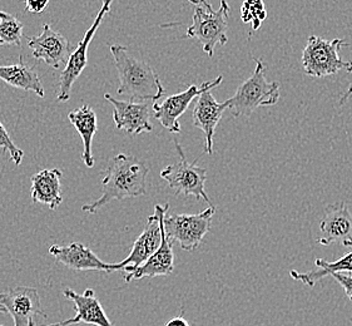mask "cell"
<instances>
[{
	"label": "cell",
	"mask_w": 352,
	"mask_h": 326,
	"mask_svg": "<svg viewBox=\"0 0 352 326\" xmlns=\"http://www.w3.org/2000/svg\"><path fill=\"white\" fill-rule=\"evenodd\" d=\"M148 167L138 158L120 153L113 157L102 181L103 192L100 199L82 207L83 213H93L112 201L132 199L147 193Z\"/></svg>",
	"instance_id": "cell-1"
},
{
	"label": "cell",
	"mask_w": 352,
	"mask_h": 326,
	"mask_svg": "<svg viewBox=\"0 0 352 326\" xmlns=\"http://www.w3.org/2000/svg\"><path fill=\"white\" fill-rule=\"evenodd\" d=\"M111 53L120 77L117 93L132 102L155 103L164 94L161 79L148 63L132 57L124 45L113 44Z\"/></svg>",
	"instance_id": "cell-2"
},
{
	"label": "cell",
	"mask_w": 352,
	"mask_h": 326,
	"mask_svg": "<svg viewBox=\"0 0 352 326\" xmlns=\"http://www.w3.org/2000/svg\"><path fill=\"white\" fill-rule=\"evenodd\" d=\"M254 74L237 88L230 100H225L227 109L234 117L250 116L260 107L275 106L280 100L278 82H268L262 58H254Z\"/></svg>",
	"instance_id": "cell-3"
},
{
	"label": "cell",
	"mask_w": 352,
	"mask_h": 326,
	"mask_svg": "<svg viewBox=\"0 0 352 326\" xmlns=\"http://www.w3.org/2000/svg\"><path fill=\"white\" fill-rule=\"evenodd\" d=\"M230 6L226 0H221L219 10H213L210 3L196 6L193 12L192 25L187 29L186 36L196 39L204 45V53L212 57L217 45H225L228 42Z\"/></svg>",
	"instance_id": "cell-4"
},
{
	"label": "cell",
	"mask_w": 352,
	"mask_h": 326,
	"mask_svg": "<svg viewBox=\"0 0 352 326\" xmlns=\"http://www.w3.org/2000/svg\"><path fill=\"white\" fill-rule=\"evenodd\" d=\"M216 213L214 206H210L196 215H172L163 217V228L172 242H178L186 251L199 248L204 236L211 231L212 217Z\"/></svg>",
	"instance_id": "cell-5"
},
{
	"label": "cell",
	"mask_w": 352,
	"mask_h": 326,
	"mask_svg": "<svg viewBox=\"0 0 352 326\" xmlns=\"http://www.w3.org/2000/svg\"><path fill=\"white\" fill-rule=\"evenodd\" d=\"M349 45L344 39L327 41L317 36H310L302 52L303 72L315 78H324L336 74L346 68L338 52L341 47Z\"/></svg>",
	"instance_id": "cell-6"
},
{
	"label": "cell",
	"mask_w": 352,
	"mask_h": 326,
	"mask_svg": "<svg viewBox=\"0 0 352 326\" xmlns=\"http://www.w3.org/2000/svg\"><path fill=\"white\" fill-rule=\"evenodd\" d=\"M177 152L181 156V161L176 164H170L161 172V177L167 181L169 187L177 196H195L197 199H204L211 206V199L204 191V184L207 180V170L198 167L197 161L190 163L186 158L181 144L175 141Z\"/></svg>",
	"instance_id": "cell-7"
},
{
	"label": "cell",
	"mask_w": 352,
	"mask_h": 326,
	"mask_svg": "<svg viewBox=\"0 0 352 326\" xmlns=\"http://www.w3.org/2000/svg\"><path fill=\"white\" fill-rule=\"evenodd\" d=\"M112 3L113 0H102V8L93 21L92 25L85 32V36L78 44L77 48L72 52L69 61H68V63L65 64V68L59 78V93L56 97V100L59 102H67V100H71L72 88L88 64L89 44L96 36L100 23L104 19V17L111 12Z\"/></svg>",
	"instance_id": "cell-8"
},
{
	"label": "cell",
	"mask_w": 352,
	"mask_h": 326,
	"mask_svg": "<svg viewBox=\"0 0 352 326\" xmlns=\"http://www.w3.org/2000/svg\"><path fill=\"white\" fill-rule=\"evenodd\" d=\"M168 204L155 206V213L149 216L143 232L134 241L131 254L120 263H112L111 272L135 269L141 266L142 263H146L155 254V250L160 248L162 241L163 217L168 213Z\"/></svg>",
	"instance_id": "cell-9"
},
{
	"label": "cell",
	"mask_w": 352,
	"mask_h": 326,
	"mask_svg": "<svg viewBox=\"0 0 352 326\" xmlns=\"http://www.w3.org/2000/svg\"><path fill=\"white\" fill-rule=\"evenodd\" d=\"M223 82V76L221 74L217 78L204 82L201 85H192L184 91L169 96L162 103H153V112L157 121L162 124L163 127L168 129L170 133H179V118L184 116V112L188 109L190 103L195 98L199 97L202 93L212 91L213 88L219 87Z\"/></svg>",
	"instance_id": "cell-10"
},
{
	"label": "cell",
	"mask_w": 352,
	"mask_h": 326,
	"mask_svg": "<svg viewBox=\"0 0 352 326\" xmlns=\"http://www.w3.org/2000/svg\"><path fill=\"white\" fill-rule=\"evenodd\" d=\"M104 98L113 106V121L117 129L126 131L131 135L152 132L153 126L151 123V112L153 111V102L120 100L109 93L104 94Z\"/></svg>",
	"instance_id": "cell-11"
},
{
	"label": "cell",
	"mask_w": 352,
	"mask_h": 326,
	"mask_svg": "<svg viewBox=\"0 0 352 326\" xmlns=\"http://www.w3.org/2000/svg\"><path fill=\"white\" fill-rule=\"evenodd\" d=\"M0 304L14 320V326H36V316L47 318L34 287L16 286L0 294Z\"/></svg>",
	"instance_id": "cell-12"
},
{
	"label": "cell",
	"mask_w": 352,
	"mask_h": 326,
	"mask_svg": "<svg viewBox=\"0 0 352 326\" xmlns=\"http://www.w3.org/2000/svg\"><path fill=\"white\" fill-rule=\"evenodd\" d=\"M28 45L34 59L43 61L54 69L68 63L73 52L71 42L59 32L53 30L50 24H44L42 33L30 38Z\"/></svg>",
	"instance_id": "cell-13"
},
{
	"label": "cell",
	"mask_w": 352,
	"mask_h": 326,
	"mask_svg": "<svg viewBox=\"0 0 352 326\" xmlns=\"http://www.w3.org/2000/svg\"><path fill=\"white\" fill-rule=\"evenodd\" d=\"M320 245H331L340 242L345 248L352 246V215L345 202L329 206L324 219L320 222Z\"/></svg>",
	"instance_id": "cell-14"
},
{
	"label": "cell",
	"mask_w": 352,
	"mask_h": 326,
	"mask_svg": "<svg viewBox=\"0 0 352 326\" xmlns=\"http://www.w3.org/2000/svg\"><path fill=\"white\" fill-rule=\"evenodd\" d=\"M226 109H227L226 102L219 103L213 97L211 91L202 93L198 97L197 102L193 108V113H192L193 124L204 133V138H206L204 152L208 156L213 155V135Z\"/></svg>",
	"instance_id": "cell-15"
},
{
	"label": "cell",
	"mask_w": 352,
	"mask_h": 326,
	"mask_svg": "<svg viewBox=\"0 0 352 326\" xmlns=\"http://www.w3.org/2000/svg\"><path fill=\"white\" fill-rule=\"evenodd\" d=\"M63 294L65 298L73 301L77 314L72 319L58 323V326H69L79 323L94 326H114L112 321L108 319L106 312L96 296L94 291L88 289L83 294H78L72 289H67L63 291Z\"/></svg>",
	"instance_id": "cell-16"
},
{
	"label": "cell",
	"mask_w": 352,
	"mask_h": 326,
	"mask_svg": "<svg viewBox=\"0 0 352 326\" xmlns=\"http://www.w3.org/2000/svg\"><path fill=\"white\" fill-rule=\"evenodd\" d=\"M175 270L173 242L164 234L162 222V241L155 254L141 266L132 270H123L124 283L140 280L143 277L168 276Z\"/></svg>",
	"instance_id": "cell-17"
},
{
	"label": "cell",
	"mask_w": 352,
	"mask_h": 326,
	"mask_svg": "<svg viewBox=\"0 0 352 326\" xmlns=\"http://www.w3.org/2000/svg\"><path fill=\"white\" fill-rule=\"evenodd\" d=\"M50 254L56 263H63L68 269L77 271H104L111 274L112 263H103L92 250L80 242H73L67 246H50Z\"/></svg>",
	"instance_id": "cell-18"
},
{
	"label": "cell",
	"mask_w": 352,
	"mask_h": 326,
	"mask_svg": "<svg viewBox=\"0 0 352 326\" xmlns=\"http://www.w3.org/2000/svg\"><path fill=\"white\" fill-rule=\"evenodd\" d=\"M62 171L58 169L43 170L32 176V201L56 210L63 202Z\"/></svg>",
	"instance_id": "cell-19"
},
{
	"label": "cell",
	"mask_w": 352,
	"mask_h": 326,
	"mask_svg": "<svg viewBox=\"0 0 352 326\" xmlns=\"http://www.w3.org/2000/svg\"><path fill=\"white\" fill-rule=\"evenodd\" d=\"M68 120L82 137V141H83L82 160L88 169H92L94 166V157L92 155L93 138L98 131L97 114L91 107L83 105L80 108L72 111L71 113L68 114Z\"/></svg>",
	"instance_id": "cell-20"
},
{
	"label": "cell",
	"mask_w": 352,
	"mask_h": 326,
	"mask_svg": "<svg viewBox=\"0 0 352 326\" xmlns=\"http://www.w3.org/2000/svg\"><path fill=\"white\" fill-rule=\"evenodd\" d=\"M0 79L14 88L36 93L41 98L45 94L38 73L29 64L24 63L21 57L18 63L0 65Z\"/></svg>",
	"instance_id": "cell-21"
},
{
	"label": "cell",
	"mask_w": 352,
	"mask_h": 326,
	"mask_svg": "<svg viewBox=\"0 0 352 326\" xmlns=\"http://www.w3.org/2000/svg\"><path fill=\"white\" fill-rule=\"evenodd\" d=\"M318 270L309 271V272H298L296 270H291L289 271V276L296 281H300L302 284L314 287L317 281H320L321 279L336 274V272H344V274H351L352 272V251L342 256L341 259H338L335 263H329L324 259H316L315 260Z\"/></svg>",
	"instance_id": "cell-22"
},
{
	"label": "cell",
	"mask_w": 352,
	"mask_h": 326,
	"mask_svg": "<svg viewBox=\"0 0 352 326\" xmlns=\"http://www.w3.org/2000/svg\"><path fill=\"white\" fill-rule=\"evenodd\" d=\"M24 25L18 18L0 12V45H21Z\"/></svg>",
	"instance_id": "cell-23"
},
{
	"label": "cell",
	"mask_w": 352,
	"mask_h": 326,
	"mask_svg": "<svg viewBox=\"0 0 352 326\" xmlns=\"http://www.w3.org/2000/svg\"><path fill=\"white\" fill-rule=\"evenodd\" d=\"M266 9L263 0H245L241 8V17L245 23H251L252 29L260 28L262 21L266 19Z\"/></svg>",
	"instance_id": "cell-24"
},
{
	"label": "cell",
	"mask_w": 352,
	"mask_h": 326,
	"mask_svg": "<svg viewBox=\"0 0 352 326\" xmlns=\"http://www.w3.org/2000/svg\"><path fill=\"white\" fill-rule=\"evenodd\" d=\"M0 149H3L4 152H8L10 160L19 166L23 158H24V152L23 149H19L12 140V137L8 133L7 128L0 121Z\"/></svg>",
	"instance_id": "cell-25"
},
{
	"label": "cell",
	"mask_w": 352,
	"mask_h": 326,
	"mask_svg": "<svg viewBox=\"0 0 352 326\" xmlns=\"http://www.w3.org/2000/svg\"><path fill=\"white\" fill-rule=\"evenodd\" d=\"M338 284L341 285L345 290L346 296L352 303V276L350 274H344V272H336L331 275Z\"/></svg>",
	"instance_id": "cell-26"
},
{
	"label": "cell",
	"mask_w": 352,
	"mask_h": 326,
	"mask_svg": "<svg viewBox=\"0 0 352 326\" xmlns=\"http://www.w3.org/2000/svg\"><path fill=\"white\" fill-rule=\"evenodd\" d=\"M48 4L50 0H25V10L30 14H39Z\"/></svg>",
	"instance_id": "cell-27"
},
{
	"label": "cell",
	"mask_w": 352,
	"mask_h": 326,
	"mask_svg": "<svg viewBox=\"0 0 352 326\" xmlns=\"http://www.w3.org/2000/svg\"><path fill=\"white\" fill-rule=\"evenodd\" d=\"M346 71L349 72V73H352V62H347V65H346L345 68ZM352 97V83L350 85V87L347 88V91H346L342 96H341V98L338 100V105L340 106H344L347 100H350Z\"/></svg>",
	"instance_id": "cell-28"
},
{
	"label": "cell",
	"mask_w": 352,
	"mask_h": 326,
	"mask_svg": "<svg viewBox=\"0 0 352 326\" xmlns=\"http://www.w3.org/2000/svg\"><path fill=\"white\" fill-rule=\"evenodd\" d=\"M164 326H190L188 321L184 316H177L175 319L169 320Z\"/></svg>",
	"instance_id": "cell-29"
},
{
	"label": "cell",
	"mask_w": 352,
	"mask_h": 326,
	"mask_svg": "<svg viewBox=\"0 0 352 326\" xmlns=\"http://www.w3.org/2000/svg\"><path fill=\"white\" fill-rule=\"evenodd\" d=\"M190 3H192L193 6H204V4H207L208 1L207 0H188Z\"/></svg>",
	"instance_id": "cell-30"
},
{
	"label": "cell",
	"mask_w": 352,
	"mask_h": 326,
	"mask_svg": "<svg viewBox=\"0 0 352 326\" xmlns=\"http://www.w3.org/2000/svg\"><path fill=\"white\" fill-rule=\"evenodd\" d=\"M6 312H7V309L0 304V314H6Z\"/></svg>",
	"instance_id": "cell-31"
},
{
	"label": "cell",
	"mask_w": 352,
	"mask_h": 326,
	"mask_svg": "<svg viewBox=\"0 0 352 326\" xmlns=\"http://www.w3.org/2000/svg\"><path fill=\"white\" fill-rule=\"evenodd\" d=\"M50 326H58V324H52V325Z\"/></svg>",
	"instance_id": "cell-32"
},
{
	"label": "cell",
	"mask_w": 352,
	"mask_h": 326,
	"mask_svg": "<svg viewBox=\"0 0 352 326\" xmlns=\"http://www.w3.org/2000/svg\"><path fill=\"white\" fill-rule=\"evenodd\" d=\"M0 326H3V325H0ZM48 326H50V325H48Z\"/></svg>",
	"instance_id": "cell-33"
}]
</instances>
